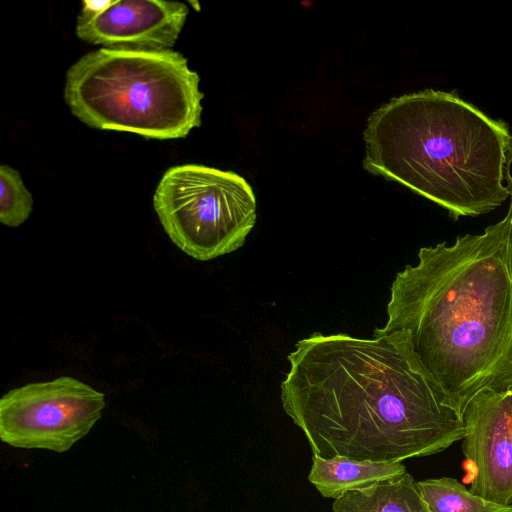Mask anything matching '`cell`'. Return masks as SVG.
<instances>
[{
  "mask_svg": "<svg viewBox=\"0 0 512 512\" xmlns=\"http://www.w3.org/2000/svg\"><path fill=\"white\" fill-rule=\"evenodd\" d=\"M285 413L314 456L402 462L462 440V417L447 406L403 332L315 333L288 355Z\"/></svg>",
  "mask_w": 512,
  "mask_h": 512,
  "instance_id": "1",
  "label": "cell"
},
{
  "mask_svg": "<svg viewBox=\"0 0 512 512\" xmlns=\"http://www.w3.org/2000/svg\"><path fill=\"white\" fill-rule=\"evenodd\" d=\"M391 284L388 319L461 417L478 393L512 389V205L479 234L422 247Z\"/></svg>",
  "mask_w": 512,
  "mask_h": 512,
  "instance_id": "2",
  "label": "cell"
},
{
  "mask_svg": "<svg viewBox=\"0 0 512 512\" xmlns=\"http://www.w3.org/2000/svg\"><path fill=\"white\" fill-rule=\"evenodd\" d=\"M510 133L454 93L427 89L393 98L368 119L364 168L446 209L478 216L510 197Z\"/></svg>",
  "mask_w": 512,
  "mask_h": 512,
  "instance_id": "3",
  "label": "cell"
},
{
  "mask_svg": "<svg viewBox=\"0 0 512 512\" xmlns=\"http://www.w3.org/2000/svg\"><path fill=\"white\" fill-rule=\"evenodd\" d=\"M200 77L173 49L100 48L66 72L64 100L87 126L178 139L201 125Z\"/></svg>",
  "mask_w": 512,
  "mask_h": 512,
  "instance_id": "4",
  "label": "cell"
},
{
  "mask_svg": "<svg viewBox=\"0 0 512 512\" xmlns=\"http://www.w3.org/2000/svg\"><path fill=\"white\" fill-rule=\"evenodd\" d=\"M153 207L170 240L200 261L240 248L256 222V199L248 182L234 172L198 164L167 169Z\"/></svg>",
  "mask_w": 512,
  "mask_h": 512,
  "instance_id": "5",
  "label": "cell"
},
{
  "mask_svg": "<svg viewBox=\"0 0 512 512\" xmlns=\"http://www.w3.org/2000/svg\"><path fill=\"white\" fill-rule=\"evenodd\" d=\"M104 407L102 392L70 376L28 383L0 399V440L63 453L91 431Z\"/></svg>",
  "mask_w": 512,
  "mask_h": 512,
  "instance_id": "6",
  "label": "cell"
},
{
  "mask_svg": "<svg viewBox=\"0 0 512 512\" xmlns=\"http://www.w3.org/2000/svg\"><path fill=\"white\" fill-rule=\"evenodd\" d=\"M188 13L187 5L178 1H83L75 31L79 39L103 48L170 50Z\"/></svg>",
  "mask_w": 512,
  "mask_h": 512,
  "instance_id": "7",
  "label": "cell"
},
{
  "mask_svg": "<svg viewBox=\"0 0 512 512\" xmlns=\"http://www.w3.org/2000/svg\"><path fill=\"white\" fill-rule=\"evenodd\" d=\"M470 492L512 505V389L476 394L462 414Z\"/></svg>",
  "mask_w": 512,
  "mask_h": 512,
  "instance_id": "8",
  "label": "cell"
},
{
  "mask_svg": "<svg viewBox=\"0 0 512 512\" xmlns=\"http://www.w3.org/2000/svg\"><path fill=\"white\" fill-rule=\"evenodd\" d=\"M405 473L402 462L357 461L313 455L308 480L323 497L336 499L347 492L396 479Z\"/></svg>",
  "mask_w": 512,
  "mask_h": 512,
  "instance_id": "9",
  "label": "cell"
},
{
  "mask_svg": "<svg viewBox=\"0 0 512 512\" xmlns=\"http://www.w3.org/2000/svg\"><path fill=\"white\" fill-rule=\"evenodd\" d=\"M332 508L334 512H431L407 472L399 478L347 492L334 500Z\"/></svg>",
  "mask_w": 512,
  "mask_h": 512,
  "instance_id": "10",
  "label": "cell"
},
{
  "mask_svg": "<svg viewBox=\"0 0 512 512\" xmlns=\"http://www.w3.org/2000/svg\"><path fill=\"white\" fill-rule=\"evenodd\" d=\"M416 486L431 512H512V505L477 496L453 478L426 479Z\"/></svg>",
  "mask_w": 512,
  "mask_h": 512,
  "instance_id": "11",
  "label": "cell"
},
{
  "mask_svg": "<svg viewBox=\"0 0 512 512\" xmlns=\"http://www.w3.org/2000/svg\"><path fill=\"white\" fill-rule=\"evenodd\" d=\"M0 187V222L9 227H18L32 212V195L20 173L8 165L0 166Z\"/></svg>",
  "mask_w": 512,
  "mask_h": 512,
  "instance_id": "12",
  "label": "cell"
},
{
  "mask_svg": "<svg viewBox=\"0 0 512 512\" xmlns=\"http://www.w3.org/2000/svg\"><path fill=\"white\" fill-rule=\"evenodd\" d=\"M505 180L510 192V203L512 205V136L506 150Z\"/></svg>",
  "mask_w": 512,
  "mask_h": 512,
  "instance_id": "13",
  "label": "cell"
}]
</instances>
